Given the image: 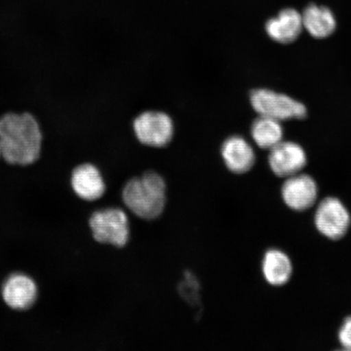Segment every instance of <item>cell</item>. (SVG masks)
Wrapping results in <instances>:
<instances>
[{
	"mask_svg": "<svg viewBox=\"0 0 351 351\" xmlns=\"http://www.w3.org/2000/svg\"><path fill=\"white\" fill-rule=\"evenodd\" d=\"M89 226L92 236L99 243L122 248L130 239L129 217L125 210L108 208L91 215Z\"/></svg>",
	"mask_w": 351,
	"mask_h": 351,
	"instance_id": "obj_3",
	"label": "cell"
},
{
	"mask_svg": "<svg viewBox=\"0 0 351 351\" xmlns=\"http://www.w3.org/2000/svg\"><path fill=\"white\" fill-rule=\"evenodd\" d=\"M2 297L4 302L10 308L17 311L27 310L37 300V285L28 276L13 274L3 285Z\"/></svg>",
	"mask_w": 351,
	"mask_h": 351,
	"instance_id": "obj_9",
	"label": "cell"
},
{
	"mask_svg": "<svg viewBox=\"0 0 351 351\" xmlns=\"http://www.w3.org/2000/svg\"><path fill=\"white\" fill-rule=\"evenodd\" d=\"M167 186L163 177L153 171L127 182L122 190V200L132 213L145 221L162 216L167 204Z\"/></svg>",
	"mask_w": 351,
	"mask_h": 351,
	"instance_id": "obj_2",
	"label": "cell"
},
{
	"mask_svg": "<svg viewBox=\"0 0 351 351\" xmlns=\"http://www.w3.org/2000/svg\"><path fill=\"white\" fill-rule=\"evenodd\" d=\"M134 132L138 141L152 147H164L173 138L174 125L168 114L147 111L135 118Z\"/></svg>",
	"mask_w": 351,
	"mask_h": 351,
	"instance_id": "obj_5",
	"label": "cell"
},
{
	"mask_svg": "<svg viewBox=\"0 0 351 351\" xmlns=\"http://www.w3.org/2000/svg\"><path fill=\"white\" fill-rule=\"evenodd\" d=\"M302 25L306 32L315 38H324L335 32L337 22L329 8L311 3L302 14Z\"/></svg>",
	"mask_w": 351,
	"mask_h": 351,
	"instance_id": "obj_13",
	"label": "cell"
},
{
	"mask_svg": "<svg viewBox=\"0 0 351 351\" xmlns=\"http://www.w3.org/2000/svg\"><path fill=\"white\" fill-rule=\"evenodd\" d=\"M262 271L265 280L274 287H282L291 279L293 266L287 254L271 249L263 258Z\"/></svg>",
	"mask_w": 351,
	"mask_h": 351,
	"instance_id": "obj_14",
	"label": "cell"
},
{
	"mask_svg": "<svg viewBox=\"0 0 351 351\" xmlns=\"http://www.w3.org/2000/svg\"><path fill=\"white\" fill-rule=\"evenodd\" d=\"M266 32L273 40L288 44L295 42L304 29L302 14L293 8H285L267 21Z\"/></svg>",
	"mask_w": 351,
	"mask_h": 351,
	"instance_id": "obj_12",
	"label": "cell"
},
{
	"mask_svg": "<svg viewBox=\"0 0 351 351\" xmlns=\"http://www.w3.org/2000/svg\"><path fill=\"white\" fill-rule=\"evenodd\" d=\"M71 184L75 194L88 202L101 199L106 191L102 174L95 165L90 164L82 165L74 169Z\"/></svg>",
	"mask_w": 351,
	"mask_h": 351,
	"instance_id": "obj_11",
	"label": "cell"
},
{
	"mask_svg": "<svg viewBox=\"0 0 351 351\" xmlns=\"http://www.w3.org/2000/svg\"><path fill=\"white\" fill-rule=\"evenodd\" d=\"M200 284L195 275L188 271L178 285V291L184 300L191 305H196L200 298Z\"/></svg>",
	"mask_w": 351,
	"mask_h": 351,
	"instance_id": "obj_16",
	"label": "cell"
},
{
	"mask_svg": "<svg viewBox=\"0 0 351 351\" xmlns=\"http://www.w3.org/2000/svg\"><path fill=\"white\" fill-rule=\"evenodd\" d=\"M252 137L258 147L271 150L282 141L283 129L279 121L261 117L253 122Z\"/></svg>",
	"mask_w": 351,
	"mask_h": 351,
	"instance_id": "obj_15",
	"label": "cell"
},
{
	"mask_svg": "<svg viewBox=\"0 0 351 351\" xmlns=\"http://www.w3.org/2000/svg\"><path fill=\"white\" fill-rule=\"evenodd\" d=\"M252 106L261 117L271 118L276 121L302 119L306 116L304 104L267 89H257L250 95Z\"/></svg>",
	"mask_w": 351,
	"mask_h": 351,
	"instance_id": "obj_4",
	"label": "cell"
},
{
	"mask_svg": "<svg viewBox=\"0 0 351 351\" xmlns=\"http://www.w3.org/2000/svg\"><path fill=\"white\" fill-rule=\"evenodd\" d=\"M221 156L227 169L235 174L247 173L256 163L252 145L241 136L228 138L222 144Z\"/></svg>",
	"mask_w": 351,
	"mask_h": 351,
	"instance_id": "obj_10",
	"label": "cell"
},
{
	"mask_svg": "<svg viewBox=\"0 0 351 351\" xmlns=\"http://www.w3.org/2000/svg\"><path fill=\"white\" fill-rule=\"evenodd\" d=\"M0 156H1V150H0Z\"/></svg>",
	"mask_w": 351,
	"mask_h": 351,
	"instance_id": "obj_18",
	"label": "cell"
},
{
	"mask_svg": "<svg viewBox=\"0 0 351 351\" xmlns=\"http://www.w3.org/2000/svg\"><path fill=\"white\" fill-rule=\"evenodd\" d=\"M351 219L348 208L337 197L322 201L315 215V225L320 234L331 240H339L346 234Z\"/></svg>",
	"mask_w": 351,
	"mask_h": 351,
	"instance_id": "obj_6",
	"label": "cell"
},
{
	"mask_svg": "<svg viewBox=\"0 0 351 351\" xmlns=\"http://www.w3.org/2000/svg\"><path fill=\"white\" fill-rule=\"evenodd\" d=\"M285 204L289 208L302 212L311 208L317 202L318 187L309 175L296 174L287 178L282 189Z\"/></svg>",
	"mask_w": 351,
	"mask_h": 351,
	"instance_id": "obj_7",
	"label": "cell"
},
{
	"mask_svg": "<svg viewBox=\"0 0 351 351\" xmlns=\"http://www.w3.org/2000/svg\"><path fill=\"white\" fill-rule=\"evenodd\" d=\"M42 134L29 113H8L0 118V150L8 164L29 165L40 156Z\"/></svg>",
	"mask_w": 351,
	"mask_h": 351,
	"instance_id": "obj_1",
	"label": "cell"
},
{
	"mask_svg": "<svg viewBox=\"0 0 351 351\" xmlns=\"http://www.w3.org/2000/svg\"><path fill=\"white\" fill-rule=\"evenodd\" d=\"M339 339L342 348L351 350V317L344 320L339 332Z\"/></svg>",
	"mask_w": 351,
	"mask_h": 351,
	"instance_id": "obj_17",
	"label": "cell"
},
{
	"mask_svg": "<svg viewBox=\"0 0 351 351\" xmlns=\"http://www.w3.org/2000/svg\"><path fill=\"white\" fill-rule=\"evenodd\" d=\"M269 164L271 171L278 177H292L306 166V153L295 143L282 141L271 149Z\"/></svg>",
	"mask_w": 351,
	"mask_h": 351,
	"instance_id": "obj_8",
	"label": "cell"
}]
</instances>
